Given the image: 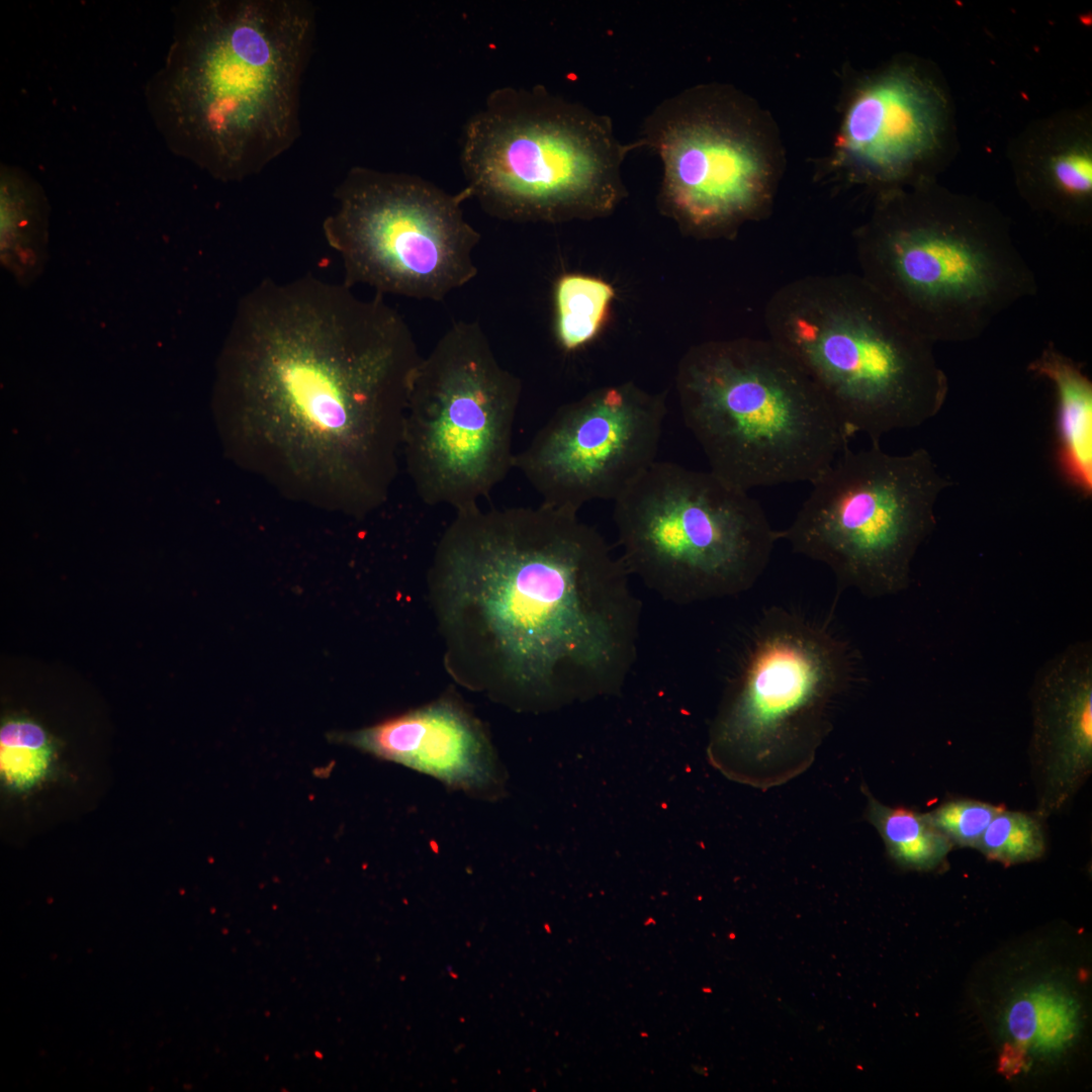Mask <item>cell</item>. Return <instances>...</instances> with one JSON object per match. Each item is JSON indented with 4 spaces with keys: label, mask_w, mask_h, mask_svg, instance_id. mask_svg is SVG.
Here are the masks:
<instances>
[{
    "label": "cell",
    "mask_w": 1092,
    "mask_h": 1092,
    "mask_svg": "<svg viewBox=\"0 0 1092 1092\" xmlns=\"http://www.w3.org/2000/svg\"><path fill=\"white\" fill-rule=\"evenodd\" d=\"M447 673L520 711L614 695L637 657L630 574L578 512H455L428 571Z\"/></svg>",
    "instance_id": "2"
},
{
    "label": "cell",
    "mask_w": 1092,
    "mask_h": 1092,
    "mask_svg": "<svg viewBox=\"0 0 1092 1092\" xmlns=\"http://www.w3.org/2000/svg\"><path fill=\"white\" fill-rule=\"evenodd\" d=\"M1029 755L1034 814L1045 819L1077 794L1092 769V647L1078 641L1044 663L1031 690Z\"/></svg>",
    "instance_id": "16"
},
{
    "label": "cell",
    "mask_w": 1092,
    "mask_h": 1092,
    "mask_svg": "<svg viewBox=\"0 0 1092 1092\" xmlns=\"http://www.w3.org/2000/svg\"><path fill=\"white\" fill-rule=\"evenodd\" d=\"M328 738L467 792L489 791L499 779L484 728L451 696Z\"/></svg>",
    "instance_id": "17"
},
{
    "label": "cell",
    "mask_w": 1092,
    "mask_h": 1092,
    "mask_svg": "<svg viewBox=\"0 0 1092 1092\" xmlns=\"http://www.w3.org/2000/svg\"><path fill=\"white\" fill-rule=\"evenodd\" d=\"M662 396L632 384L605 387L560 406L515 455L541 503L579 512L616 500L657 459Z\"/></svg>",
    "instance_id": "14"
},
{
    "label": "cell",
    "mask_w": 1092,
    "mask_h": 1092,
    "mask_svg": "<svg viewBox=\"0 0 1092 1092\" xmlns=\"http://www.w3.org/2000/svg\"><path fill=\"white\" fill-rule=\"evenodd\" d=\"M866 819L876 828L888 855L902 869L929 871L940 866L952 843L930 822L927 813L883 804L862 785Z\"/></svg>",
    "instance_id": "21"
},
{
    "label": "cell",
    "mask_w": 1092,
    "mask_h": 1092,
    "mask_svg": "<svg viewBox=\"0 0 1092 1092\" xmlns=\"http://www.w3.org/2000/svg\"><path fill=\"white\" fill-rule=\"evenodd\" d=\"M520 380L496 359L477 322L454 323L422 357L402 433L406 471L421 499L456 511L478 502L514 468Z\"/></svg>",
    "instance_id": "10"
},
{
    "label": "cell",
    "mask_w": 1092,
    "mask_h": 1092,
    "mask_svg": "<svg viewBox=\"0 0 1092 1092\" xmlns=\"http://www.w3.org/2000/svg\"><path fill=\"white\" fill-rule=\"evenodd\" d=\"M867 246L872 287L934 345L976 340L1037 292L1002 210L939 181L883 192Z\"/></svg>",
    "instance_id": "4"
},
{
    "label": "cell",
    "mask_w": 1092,
    "mask_h": 1092,
    "mask_svg": "<svg viewBox=\"0 0 1092 1092\" xmlns=\"http://www.w3.org/2000/svg\"><path fill=\"white\" fill-rule=\"evenodd\" d=\"M682 421L715 475L744 491L816 479L849 438L813 381L782 349L721 346L678 373Z\"/></svg>",
    "instance_id": "5"
},
{
    "label": "cell",
    "mask_w": 1092,
    "mask_h": 1092,
    "mask_svg": "<svg viewBox=\"0 0 1092 1092\" xmlns=\"http://www.w3.org/2000/svg\"><path fill=\"white\" fill-rule=\"evenodd\" d=\"M469 198L466 186L452 194L414 174L351 168L323 222L342 260L343 283L432 301L469 283L480 241L464 216Z\"/></svg>",
    "instance_id": "11"
},
{
    "label": "cell",
    "mask_w": 1092,
    "mask_h": 1092,
    "mask_svg": "<svg viewBox=\"0 0 1092 1092\" xmlns=\"http://www.w3.org/2000/svg\"><path fill=\"white\" fill-rule=\"evenodd\" d=\"M977 849L1005 864L1037 859L1045 851L1041 818L1003 808L987 826Z\"/></svg>",
    "instance_id": "24"
},
{
    "label": "cell",
    "mask_w": 1092,
    "mask_h": 1092,
    "mask_svg": "<svg viewBox=\"0 0 1092 1092\" xmlns=\"http://www.w3.org/2000/svg\"><path fill=\"white\" fill-rule=\"evenodd\" d=\"M305 0H209L180 11L159 89L173 149L217 178L262 172L300 134L314 39Z\"/></svg>",
    "instance_id": "3"
},
{
    "label": "cell",
    "mask_w": 1092,
    "mask_h": 1092,
    "mask_svg": "<svg viewBox=\"0 0 1092 1092\" xmlns=\"http://www.w3.org/2000/svg\"><path fill=\"white\" fill-rule=\"evenodd\" d=\"M1002 806L972 799L944 802L928 812V818L953 845L977 848L989 823Z\"/></svg>",
    "instance_id": "25"
},
{
    "label": "cell",
    "mask_w": 1092,
    "mask_h": 1092,
    "mask_svg": "<svg viewBox=\"0 0 1092 1092\" xmlns=\"http://www.w3.org/2000/svg\"><path fill=\"white\" fill-rule=\"evenodd\" d=\"M1 770L13 787L27 788L41 779L51 759L47 733L27 719H10L0 729Z\"/></svg>",
    "instance_id": "23"
},
{
    "label": "cell",
    "mask_w": 1092,
    "mask_h": 1092,
    "mask_svg": "<svg viewBox=\"0 0 1092 1092\" xmlns=\"http://www.w3.org/2000/svg\"><path fill=\"white\" fill-rule=\"evenodd\" d=\"M613 503L629 574L677 605L750 589L779 541L759 502L710 470L656 460Z\"/></svg>",
    "instance_id": "8"
},
{
    "label": "cell",
    "mask_w": 1092,
    "mask_h": 1092,
    "mask_svg": "<svg viewBox=\"0 0 1092 1092\" xmlns=\"http://www.w3.org/2000/svg\"><path fill=\"white\" fill-rule=\"evenodd\" d=\"M623 143L608 115L544 86L502 87L469 117L461 138L466 187L507 220H560L610 210L623 193Z\"/></svg>",
    "instance_id": "6"
},
{
    "label": "cell",
    "mask_w": 1092,
    "mask_h": 1092,
    "mask_svg": "<svg viewBox=\"0 0 1092 1092\" xmlns=\"http://www.w3.org/2000/svg\"><path fill=\"white\" fill-rule=\"evenodd\" d=\"M637 140L661 162L663 204L696 228L751 211L777 159L752 103L724 84L696 85L662 100Z\"/></svg>",
    "instance_id": "13"
},
{
    "label": "cell",
    "mask_w": 1092,
    "mask_h": 1092,
    "mask_svg": "<svg viewBox=\"0 0 1092 1092\" xmlns=\"http://www.w3.org/2000/svg\"><path fill=\"white\" fill-rule=\"evenodd\" d=\"M855 673L851 646L827 622L767 611L713 720L711 762L761 790L796 778L813 762Z\"/></svg>",
    "instance_id": "7"
},
{
    "label": "cell",
    "mask_w": 1092,
    "mask_h": 1092,
    "mask_svg": "<svg viewBox=\"0 0 1092 1092\" xmlns=\"http://www.w3.org/2000/svg\"><path fill=\"white\" fill-rule=\"evenodd\" d=\"M810 484L779 540L826 565L841 588L882 598L908 587L916 553L936 526L937 499L952 482L926 449L893 455L875 442L846 445Z\"/></svg>",
    "instance_id": "9"
},
{
    "label": "cell",
    "mask_w": 1092,
    "mask_h": 1092,
    "mask_svg": "<svg viewBox=\"0 0 1092 1092\" xmlns=\"http://www.w3.org/2000/svg\"><path fill=\"white\" fill-rule=\"evenodd\" d=\"M1017 193L1033 211L1070 228L1092 224V107L1030 121L1008 143Z\"/></svg>",
    "instance_id": "18"
},
{
    "label": "cell",
    "mask_w": 1092,
    "mask_h": 1092,
    "mask_svg": "<svg viewBox=\"0 0 1092 1092\" xmlns=\"http://www.w3.org/2000/svg\"><path fill=\"white\" fill-rule=\"evenodd\" d=\"M1004 1027L1010 1049L1001 1064L1008 1070L1020 1067L1025 1057L1053 1056L1070 1045L1079 1028V1007L1054 987H1036L1011 1001Z\"/></svg>",
    "instance_id": "20"
},
{
    "label": "cell",
    "mask_w": 1092,
    "mask_h": 1092,
    "mask_svg": "<svg viewBox=\"0 0 1092 1092\" xmlns=\"http://www.w3.org/2000/svg\"><path fill=\"white\" fill-rule=\"evenodd\" d=\"M838 147L845 164L883 192L938 181L960 151L953 97L938 65L902 55L864 75Z\"/></svg>",
    "instance_id": "15"
},
{
    "label": "cell",
    "mask_w": 1092,
    "mask_h": 1092,
    "mask_svg": "<svg viewBox=\"0 0 1092 1092\" xmlns=\"http://www.w3.org/2000/svg\"><path fill=\"white\" fill-rule=\"evenodd\" d=\"M1027 371L1049 380L1057 401V435L1062 467L1085 496L1092 493V381L1080 363L1048 343Z\"/></svg>",
    "instance_id": "19"
},
{
    "label": "cell",
    "mask_w": 1092,
    "mask_h": 1092,
    "mask_svg": "<svg viewBox=\"0 0 1092 1092\" xmlns=\"http://www.w3.org/2000/svg\"><path fill=\"white\" fill-rule=\"evenodd\" d=\"M423 356L382 295L311 274L241 299L222 389L239 461L292 499L363 517L388 498Z\"/></svg>",
    "instance_id": "1"
},
{
    "label": "cell",
    "mask_w": 1092,
    "mask_h": 1092,
    "mask_svg": "<svg viewBox=\"0 0 1092 1092\" xmlns=\"http://www.w3.org/2000/svg\"><path fill=\"white\" fill-rule=\"evenodd\" d=\"M845 315L799 317L782 348L809 376L850 439L915 429L943 407L949 383L934 344L872 286Z\"/></svg>",
    "instance_id": "12"
},
{
    "label": "cell",
    "mask_w": 1092,
    "mask_h": 1092,
    "mask_svg": "<svg viewBox=\"0 0 1092 1092\" xmlns=\"http://www.w3.org/2000/svg\"><path fill=\"white\" fill-rule=\"evenodd\" d=\"M554 296L558 343L564 350L574 351L598 334L614 290L600 279L565 274L558 279Z\"/></svg>",
    "instance_id": "22"
}]
</instances>
